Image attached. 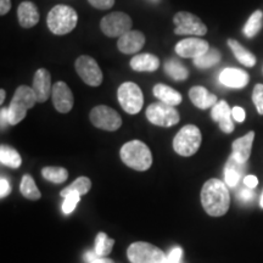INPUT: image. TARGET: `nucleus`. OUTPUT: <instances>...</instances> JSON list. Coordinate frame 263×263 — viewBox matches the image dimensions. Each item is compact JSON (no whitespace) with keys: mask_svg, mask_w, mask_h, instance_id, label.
Listing matches in <instances>:
<instances>
[{"mask_svg":"<svg viewBox=\"0 0 263 263\" xmlns=\"http://www.w3.org/2000/svg\"><path fill=\"white\" fill-rule=\"evenodd\" d=\"M244 183H245V185L248 186V188L254 189L255 186L258 184V179L256 178L255 176H251V174H250V176H246V177H245Z\"/></svg>","mask_w":263,"mask_h":263,"instance_id":"a19ab883","label":"nucleus"},{"mask_svg":"<svg viewBox=\"0 0 263 263\" xmlns=\"http://www.w3.org/2000/svg\"><path fill=\"white\" fill-rule=\"evenodd\" d=\"M5 97H6V93H5V90H4V89H2V90H0V104H3V103H4V100H5Z\"/></svg>","mask_w":263,"mask_h":263,"instance_id":"de8ad7c7","label":"nucleus"},{"mask_svg":"<svg viewBox=\"0 0 263 263\" xmlns=\"http://www.w3.org/2000/svg\"><path fill=\"white\" fill-rule=\"evenodd\" d=\"M252 101H254L257 112L263 115V84H256L252 91Z\"/></svg>","mask_w":263,"mask_h":263,"instance_id":"f704fd0d","label":"nucleus"},{"mask_svg":"<svg viewBox=\"0 0 263 263\" xmlns=\"http://www.w3.org/2000/svg\"><path fill=\"white\" fill-rule=\"evenodd\" d=\"M261 207L263 209V194H262V197H261Z\"/></svg>","mask_w":263,"mask_h":263,"instance_id":"09e8293b","label":"nucleus"},{"mask_svg":"<svg viewBox=\"0 0 263 263\" xmlns=\"http://www.w3.org/2000/svg\"><path fill=\"white\" fill-rule=\"evenodd\" d=\"M35 103H37V98H35L32 88L27 87V85H20L15 91L10 106L8 107L9 123L11 126H15V124L21 122L26 117L27 111L34 106Z\"/></svg>","mask_w":263,"mask_h":263,"instance_id":"20e7f679","label":"nucleus"},{"mask_svg":"<svg viewBox=\"0 0 263 263\" xmlns=\"http://www.w3.org/2000/svg\"><path fill=\"white\" fill-rule=\"evenodd\" d=\"M11 9V0H0V14H8Z\"/></svg>","mask_w":263,"mask_h":263,"instance_id":"79ce46f5","label":"nucleus"},{"mask_svg":"<svg viewBox=\"0 0 263 263\" xmlns=\"http://www.w3.org/2000/svg\"><path fill=\"white\" fill-rule=\"evenodd\" d=\"M146 117L151 123L159 127H172L179 122L180 116L174 106L160 103L151 104L146 108Z\"/></svg>","mask_w":263,"mask_h":263,"instance_id":"6e6552de","label":"nucleus"},{"mask_svg":"<svg viewBox=\"0 0 263 263\" xmlns=\"http://www.w3.org/2000/svg\"><path fill=\"white\" fill-rule=\"evenodd\" d=\"M90 122L99 129L115 132L122 126V118L114 108L99 105L90 111Z\"/></svg>","mask_w":263,"mask_h":263,"instance_id":"1a4fd4ad","label":"nucleus"},{"mask_svg":"<svg viewBox=\"0 0 263 263\" xmlns=\"http://www.w3.org/2000/svg\"><path fill=\"white\" fill-rule=\"evenodd\" d=\"M228 114H232V111H230L228 104H227L224 100H222L219 101V103H217L215 106L212 107L211 116L216 122H219V121H221L224 116H227Z\"/></svg>","mask_w":263,"mask_h":263,"instance_id":"72a5a7b5","label":"nucleus"},{"mask_svg":"<svg viewBox=\"0 0 263 263\" xmlns=\"http://www.w3.org/2000/svg\"><path fill=\"white\" fill-rule=\"evenodd\" d=\"M229 48L232 49L233 54L235 55V58L238 59L240 64H242L246 67H252L256 65V57L252 52L246 50V49L240 44L239 42L234 41V39H229L228 41Z\"/></svg>","mask_w":263,"mask_h":263,"instance_id":"b1692460","label":"nucleus"},{"mask_svg":"<svg viewBox=\"0 0 263 263\" xmlns=\"http://www.w3.org/2000/svg\"><path fill=\"white\" fill-rule=\"evenodd\" d=\"M153 91L154 95H155L160 101H162V103L167 105H171V106H177V105H179L183 100L182 94L166 84H156L155 87H154Z\"/></svg>","mask_w":263,"mask_h":263,"instance_id":"4be33fe9","label":"nucleus"},{"mask_svg":"<svg viewBox=\"0 0 263 263\" xmlns=\"http://www.w3.org/2000/svg\"><path fill=\"white\" fill-rule=\"evenodd\" d=\"M51 99L55 108L61 114L70 112L73 107V94L65 82H58L52 85Z\"/></svg>","mask_w":263,"mask_h":263,"instance_id":"ddd939ff","label":"nucleus"},{"mask_svg":"<svg viewBox=\"0 0 263 263\" xmlns=\"http://www.w3.org/2000/svg\"><path fill=\"white\" fill-rule=\"evenodd\" d=\"M20 189H21L22 195L28 200H38L42 196L41 192H39L37 185H35L34 180L28 174H26V176H24V178H22Z\"/></svg>","mask_w":263,"mask_h":263,"instance_id":"7c9ffc66","label":"nucleus"},{"mask_svg":"<svg viewBox=\"0 0 263 263\" xmlns=\"http://www.w3.org/2000/svg\"><path fill=\"white\" fill-rule=\"evenodd\" d=\"M153 2H159V0H153Z\"/></svg>","mask_w":263,"mask_h":263,"instance_id":"8fccbe9b","label":"nucleus"},{"mask_svg":"<svg viewBox=\"0 0 263 263\" xmlns=\"http://www.w3.org/2000/svg\"><path fill=\"white\" fill-rule=\"evenodd\" d=\"M201 132L194 124H186L173 139V149L180 156L189 157L199 150L201 145Z\"/></svg>","mask_w":263,"mask_h":263,"instance_id":"39448f33","label":"nucleus"},{"mask_svg":"<svg viewBox=\"0 0 263 263\" xmlns=\"http://www.w3.org/2000/svg\"><path fill=\"white\" fill-rule=\"evenodd\" d=\"M144 44H145V35L133 29L121 35L117 42L118 50L123 54H136L144 47Z\"/></svg>","mask_w":263,"mask_h":263,"instance_id":"dca6fc26","label":"nucleus"},{"mask_svg":"<svg viewBox=\"0 0 263 263\" xmlns=\"http://www.w3.org/2000/svg\"><path fill=\"white\" fill-rule=\"evenodd\" d=\"M232 117V114H228L218 122L219 128H221L222 132H224V133H232V132L234 130V124H233Z\"/></svg>","mask_w":263,"mask_h":263,"instance_id":"c9c22d12","label":"nucleus"},{"mask_svg":"<svg viewBox=\"0 0 263 263\" xmlns=\"http://www.w3.org/2000/svg\"><path fill=\"white\" fill-rule=\"evenodd\" d=\"M90 263H115L112 259H108V258H97L95 259V261H93V262H90Z\"/></svg>","mask_w":263,"mask_h":263,"instance_id":"49530a36","label":"nucleus"},{"mask_svg":"<svg viewBox=\"0 0 263 263\" xmlns=\"http://www.w3.org/2000/svg\"><path fill=\"white\" fill-rule=\"evenodd\" d=\"M130 67L138 72H154L160 67V60L153 54H140L132 58Z\"/></svg>","mask_w":263,"mask_h":263,"instance_id":"412c9836","label":"nucleus"},{"mask_svg":"<svg viewBox=\"0 0 263 263\" xmlns=\"http://www.w3.org/2000/svg\"><path fill=\"white\" fill-rule=\"evenodd\" d=\"M252 196H254V194H252V192L250 190V188L241 190V192H240V194L238 195L239 199L242 200V201H249V200L252 199Z\"/></svg>","mask_w":263,"mask_h":263,"instance_id":"37998d69","label":"nucleus"},{"mask_svg":"<svg viewBox=\"0 0 263 263\" xmlns=\"http://www.w3.org/2000/svg\"><path fill=\"white\" fill-rule=\"evenodd\" d=\"M42 174L45 179L55 184L64 183L68 178L67 170L64 167H44L42 170Z\"/></svg>","mask_w":263,"mask_h":263,"instance_id":"c85d7f7f","label":"nucleus"},{"mask_svg":"<svg viewBox=\"0 0 263 263\" xmlns=\"http://www.w3.org/2000/svg\"><path fill=\"white\" fill-rule=\"evenodd\" d=\"M91 188V182L89 178H87V177H80V178H77L74 180L73 183L71 184V185H68L67 188H65L62 192L60 193V195L62 197H65L67 194L70 193H77L80 194V195H85L88 192H89Z\"/></svg>","mask_w":263,"mask_h":263,"instance_id":"bb28decb","label":"nucleus"},{"mask_svg":"<svg viewBox=\"0 0 263 263\" xmlns=\"http://www.w3.org/2000/svg\"><path fill=\"white\" fill-rule=\"evenodd\" d=\"M74 66L78 76L85 84L90 85V87H99L103 83V72L93 58L88 57V55H82L76 60Z\"/></svg>","mask_w":263,"mask_h":263,"instance_id":"f8f14e48","label":"nucleus"},{"mask_svg":"<svg viewBox=\"0 0 263 263\" xmlns=\"http://www.w3.org/2000/svg\"><path fill=\"white\" fill-rule=\"evenodd\" d=\"M128 259L132 263H166L167 256L162 250L149 242H133L127 250Z\"/></svg>","mask_w":263,"mask_h":263,"instance_id":"423d86ee","label":"nucleus"},{"mask_svg":"<svg viewBox=\"0 0 263 263\" xmlns=\"http://www.w3.org/2000/svg\"><path fill=\"white\" fill-rule=\"evenodd\" d=\"M201 202L207 215L212 217L224 216L230 205L227 184L216 178L207 180L201 190Z\"/></svg>","mask_w":263,"mask_h":263,"instance_id":"f257e3e1","label":"nucleus"},{"mask_svg":"<svg viewBox=\"0 0 263 263\" xmlns=\"http://www.w3.org/2000/svg\"><path fill=\"white\" fill-rule=\"evenodd\" d=\"M17 17L20 25L24 28H32L39 22V16L37 6L32 2H24L18 5Z\"/></svg>","mask_w":263,"mask_h":263,"instance_id":"6ab92c4d","label":"nucleus"},{"mask_svg":"<svg viewBox=\"0 0 263 263\" xmlns=\"http://www.w3.org/2000/svg\"><path fill=\"white\" fill-rule=\"evenodd\" d=\"M232 116L236 121V122H244V120H245V111H244V108H241V107H239V106H235L232 110Z\"/></svg>","mask_w":263,"mask_h":263,"instance_id":"ea45409f","label":"nucleus"},{"mask_svg":"<svg viewBox=\"0 0 263 263\" xmlns=\"http://www.w3.org/2000/svg\"><path fill=\"white\" fill-rule=\"evenodd\" d=\"M120 155L124 164L136 171H146L153 164L150 149L140 140H132L124 144L121 147Z\"/></svg>","mask_w":263,"mask_h":263,"instance_id":"f03ea898","label":"nucleus"},{"mask_svg":"<svg viewBox=\"0 0 263 263\" xmlns=\"http://www.w3.org/2000/svg\"><path fill=\"white\" fill-rule=\"evenodd\" d=\"M255 139V132H250L246 136L239 138L233 143V154L232 156L240 163L248 162L250 155H251L252 143Z\"/></svg>","mask_w":263,"mask_h":263,"instance_id":"a211bd4d","label":"nucleus"},{"mask_svg":"<svg viewBox=\"0 0 263 263\" xmlns=\"http://www.w3.org/2000/svg\"><path fill=\"white\" fill-rule=\"evenodd\" d=\"M91 6L99 10L111 9L115 5V0H88Z\"/></svg>","mask_w":263,"mask_h":263,"instance_id":"e433bc0d","label":"nucleus"},{"mask_svg":"<svg viewBox=\"0 0 263 263\" xmlns=\"http://www.w3.org/2000/svg\"><path fill=\"white\" fill-rule=\"evenodd\" d=\"M97 257H98V255L95 254V251L94 252H87V255H85V261H88L90 263V262L95 261Z\"/></svg>","mask_w":263,"mask_h":263,"instance_id":"a18cd8bd","label":"nucleus"},{"mask_svg":"<svg viewBox=\"0 0 263 263\" xmlns=\"http://www.w3.org/2000/svg\"><path fill=\"white\" fill-rule=\"evenodd\" d=\"M173 22L176 25L174 33L178 35H205L207 33V27L205 24L197 16L190 12L180 11L174 15Z\"/></svg>","mask_w":263,"mask_h":263,"instance_id":"9d476101","label":"nucleus"},{"mask_svg":"<svg viewBox=\"0 0 263 263\" xmlns=\"http://www.w3.org/2000/svg\"><path fill=\"white\" fill-rule=\"evenodd\" d=\"M210 50L209 43L200 38H186L176 45V52L180 58L196 59Z\"/></svg>","mask_w":263,"mask_h":263,"instance_id":"4468645a","label":"nucleus"},{"mask_svg":"<svg viewBox=\"0 0 263 263\" xmlns=\"http://www.w3.org/2000/svg\"><path fill=\"white\" fill-rule=\"evenodd\" d=\"M183 250L180 248H174L172 251L170 252V255L167 256V262L166 263H179L180 258H182Z\"/></svg>","mask_w":263,"mask_h":263,"instance_id":"4c0bfd02","label":"nucleus"},{"mask_svg":"<svg viewBox=\"0 0 263 263\" xmlns=\"http://www.w3.org/2000/svg\"><path fill=\"white\" fill-rule=\"evenodd\" d=\"M250 81L249 74L238 68H224L219 74V82L228 88L241 89L248 85Z\"/></svg>","mask_w":263,"mask_h":263,"instance_id":"f3484780","label":"nucleus"},{"mask_svg":"<svg viewBox=\"0 0 263 263\" xmlns=\"http://www.w3.org/2000/svg\"><path fill=\"white\" fill-rule=\"evenodd\" d=\"M78 15L74 9L67 5H57L49 11L47 24L54 34L64 35L73 31L77 26Z\"/></svg>","mask_w":263,"mask_h":263,"instance_id":"7ed1b4c3","label":"nucleus"},{"mask_svg":"<svg viewBox=\"0 0 263 263\" xmlns=\"http://www.w3.org/2000/svg\"><path fill=\"white\" fill-rule=\"evenodd\" d=\"M221 61V52L216 49H210L209 51L201 55V57L194 59V64L199 68H209L215 66Z\"/></svg>","mask_w":263,"mask_h":263,"instance_id":"c756f323","label":"nucleus"},{"mask_svg":"<svg viewBox=\"0 0 263 263\" xmlns=\"http://www.w3.org/2000/svg\"><path fill=\"white\" fill-rule=\"evenodd\" d=\"M0 120H2V128H4L6 124H10L9 123V110L8 108H2V111H0Z\"/></svg>","mask_w":263,"mask_h":263,"instance_id":"c03bdc74","label":"nucleus"},{"mask_svg":"<svg viewBox=\"0 0 263 263\" xmlns=\"http://www.w3.org/2000/svg\"><path fill=\"white\" fill-rule=\"evenodd\" d=\"M0 162L11 168H18L22 163V159L20 154L12 147L2 145L0 147Z\"/></svg>","mask_w":263,"mask_h":263,"instance_id":"393cba45","label":"nucleus"},{"mask_svg":"<svg viewBox=\"0 0 263 263\" xmlns=\"http://www.w3.org/2000/svg\"><path fill=\"white\" fill-rule=\"evenodd\" d=\"M33 91L38 103H45L51 95V76L45 68H39L33 77Z\"/></svg>","mask_w":263,"mask_h":263,"instance_id":"2eb2a0df","label":"nucleus"},{"mask_svg":"<svg viewBox=\"0 0 263 263\" xmlns=\"http://www.w3.org/2000/svg\"><path fill=\"white\" fill-rule=\"evenodd\" d=\"M114 244V239H108L105 233H99L97 239H95V254L98 255V257L107 256L112 250Z\"/></svg>","mask_w":263,"mask_h":263,"instance_id":"2f4dec72","label":"nucleus"},{"mask_svg":"<svg viewBox=\"0 0 263 263\" xmlns=\"http://www.w3.org/2000/svg\"><path fill=\"white\" fill-rule=\"evenodd\" d=\"M262 25H263V12L257 10V11H255L254 14L250 16L248 22H246L244 27V33L246 37L254 38L255 35L261 31Z\"/></svg>","mask_w":263,"mask_h":263,"instance_id":"cd10ccee","label":"nucleus"},{"mask_svg":"<svg viewBox=\"0 0 263 263\" xmlns=\"http://www.w3.org/2000/svg\"><path fill=\"white\" fill-rule=\"evenodd\" d=\"M118 101L127 114L136 115L144 105L143 91L133 82H126L118 88Z\"/></svg>","mask_w":263,"mask_h":263,"instance_id":"0eeeda50","label":"nucleus"},{"mask_svg":"<svg viewBox=\"0 0 263 263\" xmlns=\"http://www.w3.org/2000/svg\"><path fill=\"white\" fill-rule=\"evenodd\" d=\"M10 192H11V186H10L8 179L5 178L0 179V196H2V199H4L5 196H8Z\"/></svg>","mask_w":263,"mask_h":263,"instance_id":"58836bf2","label":"nucleus"},{"mask_svg":"<svg viewBox=\"0 0 263 263\" xmlns=\"http://www.w3.org/2000/svg\"><path fill=\"white\" fill-rule=\"evenodd\" d=\"M80 199L81 195L77 193H70L65 196V201L62 203V211L65 215H70L71 212H73L77 203L80 202Z\"/></svg>","mask_w":263,"mask_h":263,"instance_id":"473e14b6","label":"nucleus"},{"mask_svg":"<svg viewBox=\"0 0 263 263\" xmlns=\"http://www.w3.org/2000/svg\"><path fill=\"white\" fill-rule=\"evenodd\" d=\"M132 18L124 12H112L101 20L100 28L105 35L110 38H116L123 35L132 29Z\"/></svg>","mask_w":263,"mask_h":263,"instance_id":"9b49d317","label":"nucleus"},{"mask_svg":"<svg viewBox=\"0 0 263 263\" xmlns=\"http://www.w3.org/2000/svg\"><path fill=\"white\" fill-rule=\"evenodd\" d=\"M164 71L174 81H185L189 76V71L177 60H168L164 64Z\"/></svg>","mask_w":263,"mask_h":263,"instance_id":"a878e982","label":"nucleus"},{"mask_svg":"<svg viewBox=\"0 0 263 263\" xmlns=\"http://www.w3.org/2000/svg\"><path fill=\"white\" fill-rule=\"evenodd\" d=\"M246 163H240L234 157L230 156V159L227 162L226 172H224V180L226 184L230 188H234L236 184L239 183L240 177L244 173Z\"/></svg>","mask_w":263,"mask_h":263,"instance_id":"5701e85b","label":"nucleus"},{"mask_svg":"<svg viewBox=\"0 0 263 263\" xmlns=\"http://www.w3.org/2000/svg\"><path fill=\"white\" fill-rule=\"evenodd\" d=\"M189 98L192 103L195 105L196 107L201 108V110H206L209 107H213L217 104V97L215 94L210 93L206 88L200 87V85H195L192 89L189 90Z\"/></svg>","mask_w":263,"mask_h":263,"instance_id":"aec40b11","label":"nucleus"}]
</instances>
